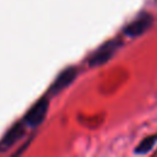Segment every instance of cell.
<instances>
[{
  "instance_id": "obj_1",
  "label": "cell",
  "mask_w": 157,
  "mask_h": 157,
  "mask_svg": "<svg viewBox=\"0 0 157 157\" xmlns=\"http://www.w3.org/2000/svg\"><path fill=\"white\" fill-rule=\"evenodd\" d=\"M121 44L123 43L118 39H110L103 43L102 45H99L88 58L90 66H99L107 63L114 55V53L121 47Z\"/></svg>"
},
{
  "instance_id": "obj_2",
  "label": "cell",
  "mask_w": 157,
  "mask_h": 157,
  "mask_svg": "<svg viewBox=\"0 0 157 157\" xmlns=\"http://www.w3.org/2000/svg\"><path fill=\"white\" fill-rule=\"evenodd\" d=\"M48 108H49V102L45 97L38 99L25 114L23 117L25 125L28 128H37L38 125H40L47 117Z\"/></svg>"
},
{
  "instance_id": "obj_3",
  "label": "cell",
  "mask_w": 157,
  "mask_h": 157,
  "mask_svg": "<svg viewBox=\"0 0 157 157\" xmlns=\"http://www.w3.org/2000/svg\"><path fill=\"white\" fill-rule=\"evenodd\" d=\"M153 23V16L150 12H140L131 22L124 27V33L128 37H139L144 34Z\"/></svg>"
},
{
  "instance_id": "obj_4",
  "label": "cell",
  "mask_w": 157,
  "mask_h": 157,
  "mask_svg": "<svg viewBox=\"0 0 157 157\" xmlns=\"http://www.w3.org/2000/svg\"><path fill=\"white\" fill-rule=\"evenodd\" d=\"M77 75V69L75 66H67L64 70L60 71V74L55 77V80L53 81V83L49 87V91L52 93H58L61 90H64L65 87H67L76 77Z\"/></svg>"
},
{
  "instance_id": "obj_5",
  "label": "cell",
  "mask_w": 157,
  "mask_h": 157,
  "mask_svg": "<svg viewBox=\"0 0 157 157\" xmlns=\"http://www.w3.org/2000/svg\"><path fill=\"white\" fill-rule=\"evenodd\" d=\"M25 135V126L22 125V123H16L13 124L4 135L0 146L1 148H9L12 145H15L22 136Z\"/></svg>"
},
{
  "instance_id": "obj_6",
  "label": "cell",
  "mask_w": 157,
  "mask_h": 157,
  "mask_svg": "<svg viewBox=\"0 0 157 157\" xmlns=\"http://www.w3.org/2000/svg\"><path fill=\"white\" fill-rule=\"evenodd\" d=\"M157 144V134H153V135H150L147 137H145L144 140H141L136 147H135V153L136 155H145V153H148L153 147L155 145Z\"/></svg>"
}]
</instances>
